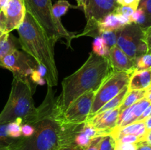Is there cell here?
<instances>
[{
	"mask_svg": "<svg viewBox=\"0 0 151 150\" xmlns=\"http://www.w3.org/2000/svg\"><path fill=\"white\" fill-rule=\"evenodd\" d=\"M112 71L109 57L91 51L79 69L62 81L60 95L55 99L53 113L60 119L77 98L90 91H97Z\"/></svg>",
	"mask_w": 151,
	"mask_h": 150,
	"instance_id": "1",
	"label": "cell"
},
{
	"mask_svg": "<svg viewBox=\"0 0 151 150\" xmlns=\"http://www.w3.org/2000/svg\"><path fill=\"white\" fill-rule=\"evenodd\" d=\"M19 44L24 52L29 54L38 65L47 71L46 82L53 88L58 81V71L55 60V44L49 41L35 19L26 11L22 24L18 27Z\"/></svg>",
	"mask_w": 151,
	"mask_h": 150,
	"instance_id": "2",
	"label": "cell"
},
{
	"mask_svg": "<svg viewBox=\"0 0 151 150\" xmlns=\"http://www.w3.org/2000/svg\"><path fill=\"white\" fill-rule=\"evenodd\" d=\"M55 98L52 88H47L45 99L40 106V114L34 121V132L29 137H20L9 150H54L59 145L61 126L53 113Z\"/></svg>",
	"mask_w": 151,
	"mask_h": 150,
	"instance_id": "3",
	"label": "cell"
},
{
	"mask_svg": "<svg viewBox=\"0 0 151 150\" xmlns=\"http://www.w3.org/2000/svg\"><path fill=\"white\" fill-rule=\"evenodd\" d=\"M35 88L29 82L13 77L8 100L0 113V124H8L20 119L22 124H32L38 119L40 107H36L33 96Z\"/></svg>",
	"mask_w": 151,
	"mask_h": 150,
	"instance_id": "4",
	"label": "cell"
},
{
	"mask_svg": "<svg viewBox=\"0 0 151 150\" xmlns=\"http://www.w3.org/2000/svg\"><path fill=\"white\" fill-rule=\"evenodd\" d=\"M26 11L35 19L49 41L55 44L62 38L66 40L68 47L76 38V32H69L53 14L51 0H24Z\"/></svg>",
	"mask_w": 151,
	"mask_h": 150,
	"instance_id": "5",
	"label": "cell"
},
{
	"mask_svg": "<svg viewBox=\"0 0 151 150\" xmlns=\"http://www.w3.org/2000/svg\"><path fill=\"white\" fill-rule=\"evenodd\" d=\"M116 33V46L132 60L148 53V47L144 39V29L138 24L124 25Z\"/></svg>",
	"mask_w": 151,
	"mask_h": 150,
	"instance_id": "6",
	"label": "cell"
},
{
	"mask_svg": "<svg viewBox=\"0 0 151 150\" xmlns=\"http://www.w3.org/2000/svg\"><path fill=\"white\" fill-rule=\"evenodd\" d=\"M131 75V74L122 71H112L109 74L96 91L88 119L94 116L105 104L128 87Z\"/></svg>",
	"mask_w": 151,
	"mask_h": 150,
	"instance_id": "7",
	"label": "cell"
},
{
	"mask_svg": "<svg viewBox=\"0 0 151 150\" xmlns=\"http://www.w3.org/2000/svg\"><path fill=\"white\" fill-rule=\"evenodd\" d=\"M117 6L115 0H86L83 10L86 19V25L81 34L76 35V38L100 36L98 24L105 16L113 13Z\"/></svg>",
	"mask_w": 151,
	"mask_h": 150,
	"instance_id": "8",
	"label": "cell"
},
{
	"mask_svg": "<svg viewBox=\"0 0 151 150\" xmlns=\"http://www.w3.org/2000/svg\"><path fill=\"white\" fill-rule=\"evenodd\" d=\"M38 65L29 54L19 49L14 50L0 59V67L10 71L13 77L29 82L34 88L36 87L31 82L30 76Z\"/></svg>",
	"mask_w": 151,
	"mask_h": 150,
	"instance_id": "9",
	"label": "cell"
},
{
	"mask_svg": "<svg viewBox=\"0 0 151 150\" xmlns=\"http://www.w3.org/2000/svg\"><path fill=\"white\" fill-rule=\"evenodd\" d=\"M95 93L94 91H90L77 98L66 109L63 116L57 119L59 122L71 125L85 123L91 112Z\"/></svg>",
	"mask_w": 151,
	"mask_h": 150,
	"instance_id": "10",
	"label": "cell"
},
{
	"mask_svg": "<svg viewBox=\"0 0 151 150\" xmlns=\"http://www.w3.org/2000/svg\"><path fill=\"white\" fill-rule=\"evenodd\" d=\"M26 14L24 0H9L0 10V29L4 33H10L22 24Z\"/></svg>",
	"mask_w": 151,
	"mask_h": 150,
	"instance_id": "11",
	"label": "cell"
},
{
	"mask_svg": "<svg viewBox=\"0 0 151 150\" xmlns=\"http://www.w3.org/2000/svg\"><path fill=\"white\" fill-rule=\"evenodd\" d=\"M119 113L120 110L119 107H117L97 113L88 119L86 121L94 126L101 136H105L110 135L111 132L116 126Z\"/></svg>",
	"mask_w": 151,
	"mask_h": 150,
	"instance_id": "12",
	"label": "cell"
},
{
	"mask_svg": "<svg viewBox=\"0 0 151 150\" xmlns=\"http://www.w3.org/2000/svg\"><path fill=\"white\" fill-rule=\"evenodd\" d=\"M108 57L113 71H122L132 74L136 70L134 60L130 58L116 45L114 46L109 49Z\"/></svg>",
	"mask_w": 151,
	"mask_h": 150,
	"instance_id": "13",
	"label": "cell"
},
{
	"mask_svg": "<svg viewBox=\"0 0 151 150\" xmlns=\"http://www.w3.org/2000/svg\"><path fill=\"white\" fill-rule=\"evenodd\" d=\"M151 104L146 99L143 98L137 103L120 112L116 128H122L137 121L143 112Z\"/></svg>",
	"mask_w": 151,
	"mask_h": 150,
	"instance_id": "14",
	"label": "cell"
},
{
	"mask_svg": "<svg viewBox=\"0 0 151 150\" xmlns=\"http://www.w3.org/2000/svg\"><path fill=\"white\" fill-rule=\"evenodd\" d=\"M146 132H147V129H146L145 124L144 121H135L122 128L115 127L111 132L110 135L114 140L118 139L123 135H136L141 139L142 142H143Z\"/></svg>",
	"mask_w": 151,
	"mask_h": 150,
	"instance_id": "15",
	"label": "cell"
},
{
	"mask_svg": "<svg viewBox=\"0 0 151 150\" xmlns=\"http://www.w3.org/2000/svg\"><path fill=\"white\" fill-rule=\"evenodd\" d=\"M128 24H131L130 18L113 13L106 16L100 21L98 24V28L101 35L103 32L116 31L122 26Z\"/></svg>",
	"mask_w": 151,
	"mask_h": 150,
	"instance_id": "16",
	"label": "cell"
},
{
	"mask_svg": "<svg viewBox=\"0 0 151 150\" xmlns=\"http://www.w3.org/2000/svg\"><path fill=\"white\" fill-rule=\"evenodd\" d=\"M151 85V69L147 70H135L131 75L128 91L146 90Z\"/></svg>",
	"mask_w": 151,
	"mask_h": 150,
	"instance_id": "17",
	"label": "cell"
},
{
	"mask_svg": "<svg viewBox=\"0 0 151 150\" xmlns=\"http://www.w3.org/2000/svg\"><path fill=\"white\" fill-rule=\"evenodd\" d=\"M20 47L19 39L12 34L5 33L0 38V59Z\"/></svg>",
	"mask_w": 151,
	"mask_h": 150,
	"instance_id": "18",
	"label": "cell"
},
{
	"mask_svg": "<svg viewBox=\"0 0 151 150\" xmlns=\"http://www.w3.org/2000/svg\"><path fill=\"white\" fill-rule=\"evenodd\" d=\"M146 90H133V91H128L123 101L119 106V110L120 112L123 111L128 107H131L133 104L137 103L142 99L145 98V96Z\"/></svg>",
	"mask_w": 151,
	"mask_h": 150,
	"instance_id": "19",
	"label": "cell"
},
{
	"mask_svg": "<svg viewBox=\"0 0 151 150\" xmlns=\"http://www.w3.org/2000/svg\"><path fill=\"white\" fill-rule=\"evenodd\" d=\"M128 91V87H126V88H124V89L122 90L119 94H117L116 96H114L113 99H111L110 101H108L106 104H105L104 105H103V107L99 110V111L97 112L96 114L100 113H103V112L107 111V110H112V109H115V108H117V107H119V106L121 105V104H122V101H123L124 99H125Z\"/></svg>",
	"mask_w": 151,
	"mask_h": 150,
	"instance_id": "20",
	"label": "cell"
},
{
	"mask_svg": "<svg viewBox=\"0 0 151 150\" xmlns=\"http://www.w3.org/2000/svg\"><path fill=\"white\" fill-rule=\"evenodd\" d=\"M69 8H78V6L72 5L67 0H58L57 2L52 5L53 14L58 20H60L61 16H64Z\"/></svg>",
	"mask_w": 151,
	"mask_h": 150,
	"instance_id": "21",
	"label": "cell"
},
{
	"mask_svg": "<svg viewBox=\"0 0 151 150\" xmlns=\"http://www.w3.org/2000/svg\"><path fill=\"white\" fill-rule=\"evenodd\" d=\"M92 46V51L94 54L99 56H102V57H108L109 49L106 46L101 36L94 38Z\"/></svg>",
	"mask_w": 151,
	"mask_h": 150,
	"instance_id": "22",
	"label": "cell"
},
{
	"mask_svg": "<svg viewBox=\"0 0 151 150\" xmlns=\"http://www.w3.org/2000/svg\"><path fill=\"white\" fill-rule=\"evenodd\" d=\"M16 138H12L7 133V124H0V148H10L16 141Z\"/></svg>",
	"mask_w": 151,
	"mask_h": 150,
	"instance_id": "23",
	"label": "cell"
},
{
	"mask_svg": "<svg viewBox=\"0 0 151 150\" xmlns=\"http://www.w3.org/2000/svg\"><path fill=\"white\" fill-rule=\"evenodd\" d=\"M136 70H147L151 69V53H147L134 59Z\"/></svg>",
	"mask_w": 151,
	"mask_h": 150,
	"instance_id": "24",
	"label": "cell"
},
{
	"mask_svg": "<svg viewBox=\"0 0 151 150\" xmlns=\"http://www.w3.org/2000/svg\"><path fill=\"white\" fill-rule=\"evenodd\" d=\"M22 121L17 119L16 121L7 124V133L12 138H19L22 137Z\"/></svg>",
	"mask_w": 151,
	"mask_h": 150,
	"instance_id": "25",
	"label": "cell"
},
{
	"mask_svg": "<svg viewBox=\"0 0 151 150\" xmlns=\"http://www.w3.org/2000/svg\"><path fill=\"white\" fill-rule=\"evenodd\" d=\"M106 46L110 49L114 46L116 45V31H107L103 32L100 35Z\"/></svg>",
	"mask_w": 151,
	"mask_h": 150,
	"instance_id": "26",
	"label": "cell"
},
{
	"mask_svg": "<svg viewBox=\"0 0 151 150\" xmlns=\"http://www.w3.org/2000/svg\"><path fill=\"white\" fill-rule=\"evenodd\" d=\"M115 140L111 135L103 137L99 146V150H115Z\"/></svg>",
	"mask_w": 151,
	"mask_h": 150,
	"instance_id": "27",
	"label": "cell"
},
{
	"mask_svg": "<svg viewBox=\"0 0 151 150\" xmlns=\"http://www.w3.org/2000/svg\"><path fill=\"white\" fill-rule=\"evenodd\" d=\"M91 140V138H90L88 135H86V134L83 132L82 129L81 132H78V133L75 136L73 144H76V145L85 149L86 147H87V146L89 144Z\"/></svg>",
	"mask_w": 151,
	"mask_h": 150,
	"instance_id": "28",
	"label": "cell"
},
{
	"mask_svg": "<svg viewBox=\"0 0 151 150\" xmlns=\"http://www.w3.org/2000/svg\"><path fill=\"white\" fill-rule=\"evenodd\" d=\"M134 11H135V10L134 8H132L131 7H128V6L118 5L117 7L115 9L114 13L130 18L132 16L133 13H134Z\"/></svg>",
	"mask_w": 151,
	"mask_h": 150,
	"instance_id": "29",
	"label": "cell"
},
{
	"mask_svg": "<svg viewBox=\"0 0 151 150\" xmlns=\"http://www.w3.org/2000/svg\"><path fill=\"white\" fill-rule=\"evenodd\" d=\"M115 141L120 143H127V144H137V143L142 142L141 139L139 137L133 135H123Z\"/></svg>",
	"mask_w": 151,
	"mask_h": 150,
	"instance_id": "30",
	"label": "cell"
},
{
	"mask_svg": "<svg viewBox=\"0 0 151 150\" xmlns=\"http://www.w3.org/2000/svg\"><path fill=\"white\" fill-rule=\"evenodd\" d=\"M115 150H137L138 143L137 144H127L120 143L115 141Z\"/></svg>",
	"mask_w": 151,
	"mask_h": 150,
	"instance_id": "31",
	"label": "cell"
},
{
	"mask_svg": "<svg viewBox=\"0 0 151 150\" xmlns=\"http://www.w3.org/2000/svg\"><path fill=\"white\" fill-rule=\"evenodd\" d=\"M151 19V0H140L139 7Z\"/></svg>",
	"mask_w": 151,
	"mask_h": 150,
	"instance_id": "32",
	"label": "cell"
},
{
	"mask_svg": "<svg viewBox=\"0 0 151 150\" xmlns=\"http://www.w3.org/2000/svg\"><path fill=\"white\" fill-rule=\"evenodd\" d=\"M115 1H116L118 5L128 6L136 10L138 8L140 0H115Z\"/></svg>",
	"mask_w": 151,
	"mask_h": 150,
	"instance_id": "33",
	"label": "cell"
},
{
	"mask_svg": "<svg viewBox=\"0 0 151 150\" xmlns=\"http://www.w3.org/2000/svg\"><path fill=\"white\" fill-rule=\"evenodd\" d=\"M103 136H97L92 138L89 144L84 149V150H99V146Z\"/></svg>",
	"mask_w": 151,
	"mask_h": 150,
	"instance_id": "34",
	"label": "cell"
},
{
	"mask_svg": "<svg viewBox=\"0 0 151 150\" xmlns=\"http://www.w3.org/2000/svg\"><path fill=\"white\" fill-rule=\"evenodd\" d=\"M22 137H29L33 134L34 126L30 124H23L21 127Z\"/></svg>",
	"mask_w": 151,
	"mask_h": 150,
	"instance_id": "35",
	"label": "cell"
},
{
	"mask_svg": "<svg viewBox=\"0 0 151 150\" xmlns=\"http://www.w3.org/2000/svg\"><path fill=\"white\" fill-rule=\"evenodd\" d=\"M144 39L148 47V53H151V26L144 29Z\"/></svg>",
	"mask_w": 151,
	"mask_h": 150,
	"instance_id": "36",
	"label": "cell"
},
{
	"mask_svg": "<svg viewBox=\"0 0 151 150\" xmlns=\"http://www.w3.org/2000/svg\"><path fill=\"white\" fill-rule=\"evenodd\" d=\"M58 150H84L83 147L79 146L75 144H69L60 145L58 147Z\"/></svg>",
	"mask_w": 151,
	"mask_h": 150,
	"instance_id": "37",
	"label": "cell"
},
{
	"mask_svg": "<svg viewBox=\"0 0 151 150\" xmlns=\"http://www.w3.org/2000/svg\"><path fill=\"white\" fill-rule=\"evenodd\" d=\"M137 150H151V145L146 142H139L138 143Z\"/></svg>",
	"mask_w": 151,
	"mask_h": 150,
	"instance_id": "38",
	"label": "cell"
},
{
	"mask_svg": "<svg viewBox=\"0 0 151 150\" xmlns=\"http://www.w3.org/2000/svg\"><path fill=\"white\" fill-rule=\"evenodd\" d=\"M143 142H146L147 144L151 145V129L147 131L145 136L144 141H143Z\"/></svg>",
	"mask_w": 151,
	"mask_h": 150,
	"instance_id": "39",
	"label": "cell"
},
{
	"mask_svg": "<svg viewBox=\"0 0 151 150\" xmlns=\"http://www.w3.org/2000/svg\"><path fill=\"white\" fill-rule=\"evenodd\" d=\"M145 124L146 129H147V131L150 130L151 129V116L147 117V119H145L144 120Z\"/></svg>",
	"mask_w": 151,
	"mask_h": 150,
	"instance_id": "40",
	"label": "cell"
},
{
	"mask_svg": "<svg viewBox=\"0 0 151 150\" xmlns=\"http://www.w3.org/2000/svg\"><path fill=\"white\" fill-rule=\"evenodd\" d=\"M76 1H77V3H78V8L82 9V10H83L86 0H76Z\"/></svg>",
	"mask_w": 151,
	"mask_h": 150,
	"instance_id": "41",
	"label": "cell"
},
{
	"mask_svg": "<svg viewBox=\"0 0 151 150\" xmlns=\"http://www.w3.org/2000/svg\"><path fill=\"white\" fill-rule=\"evenodd\" d=\"M9 0H0V10L2 9L7 4Z\"/></svg>",
	"mask_w": 151,
	"mask_h": 150,
	"instance_id": "42",
	"label": "cell"
},
{
	"mask_svg": "<svg viewBox=\"0 0 151 150\" xmlns=\"http://www.w3.org/2000/svg\"><path fill=\"white\" fill-rule=\"evenodd\" d=\"M145 99H146L147 101H149L151 103V92H147V91H146Z\"/></svg>",
	"mask_w": 151,
	"mask_h": 150,
	"instance_id": "43",
	"label": "cell"
},
{
	"mask_svg": "<svg viewBox=\"0 0 151 150\" xmlns=\"http://www.w3.org/2000/svg\"><path fill=\"white\" fill-rule=\"evenodd\" d=\"M146 91H147V92H151V85H150V86L146 89Z\"/></svg>",
	"mask_w": 151,
	"mask_h": 150,
	"instance_id": "44",
	"label": "cell"
},
{
	"mask_svg": "<svg viewBox=\"0 0 151 150\" xmlns=\"http://www.w3.org/2000/svg\"><path fill=\"white\" fill-rule=\"evenodd\" d=\"M4 34H5V33H4V32H3L2 31H1V29H0V38H1V37L2 36V35H4Z\"/></svg>",
	"mask_w": 151,
	"mask_h": 150,
	"instance_id": "45",
	"label": "cell"
},
{
	"mask_svg": "<svg viewBox=\"0 0 151 150\" xmlns=\"http://www.w3.org/2000/svg\"><path fill=\"white\" fill-rule=\"evenodd\" d=\"M7 149H7V148H0V150H7Z\"/></svg>",
	"mask_w": 151,
	"mask_h": 150,
	"instance_id": "46",
	"label": "cell"
},
{
	"mask_svg": "<svg viewBox=\"0 0 151 150\" xmlns=\"http://www.w3.org/2000/svg\"><path fill=\"white\" fill-rule=\"evenodd\" d=\"M54 150H58V148H57V149H55Z\"/></svg>",
	"mask_w": 151,
	"mask_h": 150,
	"instance_id": "47",
	"label": "cell"
},
{
	"mask_svg": "<svg viewBox=\"0 0 151 150\" xmlns=\"http://www.w3.org/2000/svg\"><path fill=\"white\" fill-rule=\"evenodd\" d=\"M7 150H9V149H7Z\"/></svg>",
	"mask_w": 151,
	"mask_h": 150,
	"instance_id": "48",
	"label": "cell"
}]
</instances>
